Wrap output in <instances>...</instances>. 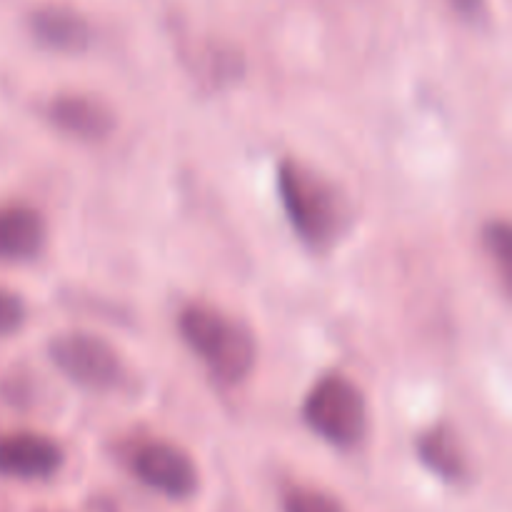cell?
Masks as SVG:
<instances>
[{
  "instance_id": "1",
  "label": "cell",
  "mask_w": 512,
  "mask_h": 512,
  "mask_svg": "<svg viewBox=\"0 0 512 512\" xmlns=\"http://www.w3.org/2000/svg\"><path fill=\"white\" fill-rule=\"evenodd\" d=\"M278 188L295 233L310 248L333 245L348 223V210L333 183L298 160H285L278 170Z\"/></svg>"
},
{
  "instance_id": "2",
  "label": "cell",
  "mask_w": 512,
  "mask_h": 512,
  "mask_svg": "<svg viewBox=\"0 0 512 512\" xmlns=\"http://www.w3.org/2000/svg\"><path fill=\"white\" fill-rule=\"evenodd\" d=\"M180 335L223 383H240L255 365V340L245 325L218 308L195 303L180 313Z\"/></svg>"
},
{
  "instance_id": "3",
  "label": "cell",
  "mask_w": 512,
  "mask_h": 512,
  "mask_svg": "<svg viewBox=\"0 0 512 512\" xmlns=\"http://www.w3.org/2000/svg\"><path fill=\"white\" fill-rule=\"evenodd\" d=\"M303 418L323 440L338 448H350L358 445L368 430V405L353 380L325 375L305 398Z\"/></svg>"
},
{
  "instance_id": "4",
  "label": "cell",
  "mask_w": 512,
  "mask_h": 512,
  "mask_svg": "<svg viewBox=\"0 0 512 512\" xmlns=\"http://www.w3.org/2000/svg\"><path fill=\"white\" fill-rule=\"evenodd\" d=\"M50 358L60 373L88 390H110L123 380V360L113 345L85 330H68L50 340Z\"/></svg>"
},
{
  "instance_id": "5",
  "label": "cell",
  "mask_w": 512,
  "mask_h": 512,
  "mask_svg": "<svg viewBox=\"0 0 512 512\" xmlns=\"http://www.w3.org/2000/svg\"><path fill=\"white\" fill-rule=\"evenodd\" d=\"M133 470L148 488L165 498L185 500L198 490V468L185 450L170 443H148L135 450Z\"/></svg>"
},
{
  "instance_id": "6",
  "label": "cell",
  "mask_w": 512,
  "mask_h": 512,
  "mask_svg": "<svg viewBox=\"0 0 512 512\" xmlns=\"http://www.w3.org/2000/svg\"><path fill=\"white\" fill-rule=\"evenodd\" d=\"M63 465V450L55 440L38 433H15L0 438V475L15 480L53 478Z\"/></svg>"
},
{
  "instance_id": "7",
  "label": "cell",
  "mask_w": 512,
  "mask_h": 512,
  "mask_svg": "<svg viewBox=\"0 0 512 512\" xmlns=\"http://www.w3.org/2000/svg\"><path fill=\"white\" fill-rule=\"evenodd\" d=\"M45 245V223L33 208H0V260L25 263L38 258Z\"/></svg>"
},
{
  "instance_id": "8",
  "label": "cell",
  "mask_w": 512,
  "mask_h": 512,
  "mask_svg": "<svg viewBox=\"0 0 512 512\" xmlns=\"http://www.w3.org/2000/svg\"><path fill=\"white\" fill-rule=\"evenodd\" d=\"M50 120L63 133L80 140H103L115 125L113 113L100 100L85 95H63L55 100L50 105Z\"/></svg>"
},
{
  "instance_id": "9",
  "label": "cell",
  "mask_w": 512,
  "mask_h": 512,
  "mask_svg": "<svg viewBox=\"0 0 512 512\" xmlns=\"http://www.w3.org/2000/svg\"><path fill=\"white\" fill-rule=\"evenodd\" d=\"M30 30L40 43L55 50H83L90 43V28L75 10L48 5L30 15Z\"/></svg>"
},
{
  "instance_id": "10",
  "label": "cell",
  "mask_w": 512,
  "mask_h": 512,
  "mask_svg": "<svg viewBox=\"0 0 512 512\" xmlns=\"http://www.w3.org/2000/svg\"><path fill=\"white\" fill-rule=\"evenodd\" d=\"M418 453L420 460L438 478L448 480V483H460V480L468 478V460H465L463 448H460L458 438H455V433L450 428L438 425V428L428 430L420 438Z\"/></svg>"
},
{
  "instance_id": "11",
  "label": "cell",
  "mask_w": 512,
  "mask_h": 512,
  "mask_svg": "<svg viewBox=\"0 0 512 512\" xmlns=\"http://www.w3.org/2000/svg\"><path fill=\"white\" fill-rule=\"evenodd\" d=\"M285 512H348L335 495L310 485H293L283 495Z\"/></svg>"
},
{
  "instance_id": "12",
  "label": "cell",
  "mask_w": 512,
  "mask_h": 512,
  "mask_svg": "<svg viewBox=\"0 0 512 512\" xmlns=\"http://www.w3.org/2000/svg\"><path fill=\"white\" fill-rule=\"evenodd\" d=\"M485 248H488V255L498 265L500 275H503L505 283L510 285L512 278V233L508 223H490L485 228Z\"/></svg>"
},
{
  "instance_id": "13",
  "label": "cell",
  "mask_w": 512,
  "mask_h": 512,
  "mask_svg": "<svg viewBox=\"0 0 512 512\" xmlns=\"http://www.w3.org/2000/svg\"><path fill=\"white\" fill-rule=\"evenodd\" d=\"M25 320V305L18 295L0 290V335L15 333Z\"/></svg>"
},
{
  "instance_id": "14",
  "label": "cell",
  "mask_w": 512,
  "mask_h": 512,
  "mask_svg": "<svg viewBox=\"0 0 512 512\" xmlns=\"http://www.w3.org/2000/svg\"><path fill=\"white\" fill-rule=\"evenodd\" d=\"M450 3H453V8L458 10V13H463L465 18H478L485 10V0H450Z\"/></svg>"
}]
</instances>
